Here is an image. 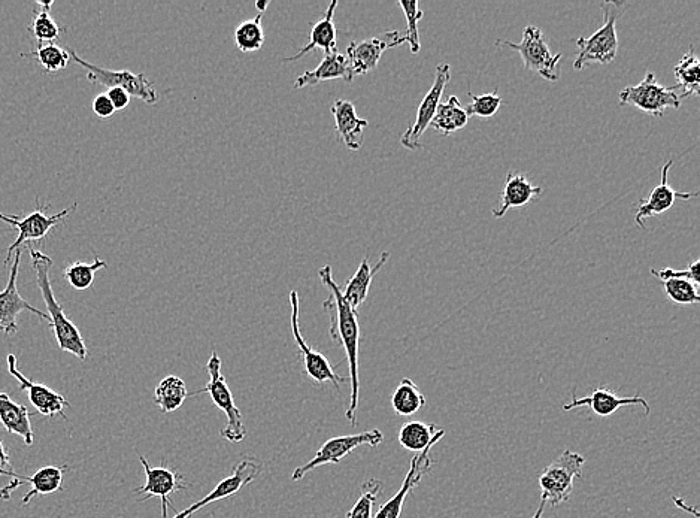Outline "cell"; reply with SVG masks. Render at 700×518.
I'll return each instance as SVG.
<instances>
[{"label":"cell","mask_w":700,"mask_h":518,"mask_svg":"<svg viewBox=\"0 0 700 518\" xmlns=\"http://www.w3.org/2000/svg\"><path fill=\"white\" fill-rule=\"evenodd\" d=\"M471 96V104L465 106L466 114L469 117L475 115V117L480 118H492L493 115L498 114L500 106H502V98L498 95V92L487 93V95H474V93H469Z\"/></svg>","instance_id":"cell-40"},{"label":"cell","mask_w":700,"mask_h":518,"mask_svg":"<svg viewBox=\"0 0 700 518\" xmlns=\"http://www.w3.org/2000/svg\"><path fill=\"white\" fill-rule=\"evenodd\" d=\"M451 80V66L448 63H442L436 68L435 81H433L432 89L427 92L418 106L417 117L414 124L406 129L400 138V144L408 150H418L421 148V136L426 133L427 127L435 118L438 106L441 104L442 95H444L445 87Z\"/></svg>","instance_id":"cell-12"},{"label":"cell","mask_w":700,"mask_h":518,"mask_svg":"<svg viewBox=\"0 0 700 518\" xmlns=\"http://www.w3.org/2000/svg\"><path fill=\"white\" fill-rule=\"evenodd\" d=\"M699 266L700 260H695L689 268L684 269V271H675L672 268L662 269V271H657V269H651V274L654 277L659 278L660 281L671 280V278H683V280H690L692 283L698 284L699 286Z\"/></svg>","instance_id":"cell-41"},{"label":"cell","mask_w":700,"mask_h":518,"mask_svg":"<svg viewBox=\"0 0 700 518\" xmlns=\"http://www.w3.org/2000/svg\"><path fill=\"white\" fill-rule=\"evenodd\" d=\"M586 459L580 453L563 451L539 475L541 501L551 507H559L571 499L574 483L583 475Z\"/></svg>","instance_id":"cell-4"},{"label":"cell","mask_w":700,"mask_h":518,"mask_svg":"<svg viewBox=\"0 0 700 518\" xmlns=\"http://www.w3.org/2000/svg\"><path fill=\"white\" fill-rule=\"evenodd\" d=\"M677 86L665 87L659 84L653 72H647L638 86L626 87L620 93V105H632L651 117L660 118L666 109H680L681 99L677 95Z\"/></svg>","instance_id":"cell-8"},{"label":"cell","mask_w":700,"mask_h":518,"mask_svg":"<svg viewBox=\"0 0 700 518\" xmlns=\"http://www.w3.org/2000/svg\"><path fill=\"white\" fill-rule=\"evenodd\" d=\"M624 3H603V24L589 38L577 39L578 53L574 60L575 71H583L589 65H608L617 57L618 36L617 18L621 14Z\"/></svg>","instance_id":"cell-3"},{"label":"cell","mask_w":700,"mask_h":518,"mask_svg":"<svg viewBox=\"0 0 700 518\" xmlns=\"http://www.w3.org/2000/svg\"><path fill=\"white\" fill-rule=\"evenodd\" d=\"M263 14L251 18V20L242 21L235 30L236 47L242 53H254V51L262 50L265 44V30L262 24Z\"/></svg>","instance_id":"cell-33"},{"label":"cell","mask_w":700,"mask_h":518,"mask_svg":"<svg viewBox=\"0 0 700 518\" xmlns=\"http://www.w3.org/2000/svg\"><path fill=\"white\" fill-rule=\"evenodd\" d=\"M69 56L75 63L83 66L87 72V80L90 83L98 84V86L106 87V89H123L129 93L130 98L141 99L142 102L148 105H154L159 102L154 84L145 77L144 74H135L132 71H112V69L100 68V66L92 65V63L78 56L74 50H68Z\"/></svg>","instance_id":"cell-7"},{"label":"cell","mask_w":700,"mask_h":518,"mask_svg":"<svg viewBox=\"0 0 700 518\" xmlns=\"http://www.w3.org/2000/svg\"><path fill=\"white\" fill-rule=\"evenodd\" d=\"M336 8H338V2L333 0V2H330L329 8L324 12L323 18L312 24L309 42L306 44V47L302 48L295 56L287 57L286 62H295V60L302 59L303 56L314 50L324 51V56L338 51L336 50L338 32H336L335 24H333V15H335Z\"/></svg>","instance_id":"cell-24"},{"label":"cell","mask_w":700,"mask_h":518,"mask_svg":"<svg viewBox=\"0 0 700 518\" xmlns=\"http://www.w3.org/2000/svg\"><path fill=\"white\" fill-rule=\"evenodd\" d=\"M698 287V284L692 283L690 280H683V278H671V280L663 281V292L674 304L678 305L699 304Z\"/></svg>","instance_id":"cell-36"},{"label":"cell","mask_w":700,"mask_h":518,"mask_svg":"<svg viewBox=\"0 0 700 518\" xmlns=\"http://www.w3.org/2000/svg\"><path fill=\"white\" fill-rule=\"evenodd\" d=\"M400 8L403 9V14H405L406 21H408V29L403 33L406 38V42L411 48L412 54H418L421 50L420 35H418V21L424 17V12L421 11L420 5H418L417 0H412V2H399Z\"/></svg>","instance_id":"cell-39"},{"label":"cell","mask_w":700,"mask_h":518,"mask_svg":"<svg viewBox=\"0 0 700 518\" xmlns=\"http://www.w3.org/2000/svg\"><path fill=\"white\" fill-rule=\"evenodd\" d=\"M332 114L335 117L336 133L342 144L351 151H359L365 141V129L369 121L360 118L356 112V106L345 99H336L332 105Z\"/></svg>","instance_id":"cell-22"},{"label":"cell","mask_w":700,"mask_h":518,"mask_svg":"<svg viewBox=\"0 0 700 518\" xmlns=\"http://www.w3.org/2000/svg\"><path fill=\"white\" fill-rule=\"evenodd\" d=\"M435 445L436 444H430L426 450L412 457L411 463H409L408 474H406L399 492L396 493L393 498H390L386 504L381 505L380 510L377 511L374 518H400L403 505H405L409 493L421 483L424 475L429 474L430 469H432L433 460L432 457H430V451H432Z\"/></svg>","instance_id":"cell-21"},{"label":"cell","mask_w":700,"mask_h":518,"mask_svg":"<svg viewBox=\"0 0 700 518\" xmlns=\"http://www.w3.org/2000/svg\"><path fill=\"white\" fill-rule=\"evenodd\" d=\"M21 56L33 57L50 74L63 71L71 60L69 51L56 44L38 45L32 53L21 54Z\"/></svg>","instance_id":"cell-35"},{"label":"cell","mask_w":700,"mask_h":518,"mask_svg":"<svg viewBox=\"0 0 700 518\" xmlns=\"http://www.w3.org/2000/svg\"><path fill=\"white\" fill-rule=\"evenodd\" d=\"M6 362H8L9 374L18 381V386H20L21 390H26L29 401L32 402L38 413L45 415V417L60 415V417L68 418L65 410L66 408H71V405L60 393L54 392L53 389L44 386V384L33 383L26 375L21 374L18 371L17 357L14 354H8Z\"/></svg>","instance_id":"cell-18"},{"label":"cell","mask_w":700,"mask_h":518,"mask_svg":"<svg viewBox=\"0 0 700 518\" xmlns=\"http://www.w3.org/2000/svg\"><path fill=\"white\" fill-rule=\"evenodd\" d=\"M544 510H545V504H544V502L541 501V504H539L538 511H536V514H535V516H533V518H542V514H544Z\"/></svg>","instance_id":"cell-46"},{"label":"cell","mask_w":700,"mask_h":518,"mask_svg":"<svg viewBox=\"0 0 700 518\" xmlns=\"http://www.w3.org/2000/svg\"><path fill=\"white\" fill-rule=\"evenodd\" d=\"M406 38L399 30L386 32L362 42H351L347 48V59L354 77L374 71L384 51L405 44Z\"/></svg>","instance_id":"cell-16"},{"label":"cell","mask_w":700,"mask_h":518,"mask_svg":"<svg viewBox=\"0 0 700 518\" xmlns=\"http://www.w3.org/2000/svg\"><path fill=\"white\" fill-rule=\"evenodd\" d=\"M590 408L598 417L608 418L612 414L617 413L623 407H642L645 411V417L651 414V407L647 399L641 395L630 396V398H620L614 390L608 387H598L593 390L589 396L578 398L577 395H572V402L563 405V411L577 410V408Z\"/></svg>","instance_id":"cell-17"},{"label":"cell","mask_w":700,"mask_h":518,"mask_svg":"<svg viewBox=\"0 0 700 518\" xmlns=\"http://www.w3.org/2000/svg\"><path fill=\"white\" fill-rule=\"evenodd\" d=\"M678 89L683 90L680 99L696 98L700 93V60L696 56L695 48L690 47L689 53L684 54L674 68Z\"/></svg>","instance_id":"cell-30"},{"label":"cell","mask_w":700,"mask_h":518,"mask_svg":"<svg viewBox=\"0 0 700 518\" xmlns=\"http://www.w3.org/2000/svg\"><path fill=\"white\" fill-rule=\"evenodd\" d=\"M541 195V187L533 186L524 175L509 172L506 175L502 195H500L499 207L493 209V215L496 218H502L509 209L526 207L533 199Z\"/></svg>","instance_id":"cell-25"},{"label":"cell","mask_w":700,"mask_h":518,"mask_svg":"<svg viewBox=\"0 0 700 518\" xmlns=\"http://www.w3.org/2000/svg\"><path fill=\"white\" fill-rule=\"evenodd\" d=\"M262 472L263 465L259 460L253 459V457L242 459L241 462L236 463L232 475L220 481L205 498L200 499V501L195 502V504L190 505L189 508L181 511V513L175 514V516L171 518H190L193 514L202 510L203 507H206V505L214 504V502L223 501V499L236 495V493L241 492L244 487H247L248 484L253 483Z\"/></svg>","instance_id":"cell-13"},{"label":"cell","mask_w":700,"mask_h":518,"mask_svg":"<svg viewBox=\"0 0 700 518\" xmlns=\"http://www.w3.org/2000/svg\"><path fill=\"white\" fill-rule=\"evenodd\" d=\"M105 268H108V263L99 259V257H95V262L93 263L74 262L66 266L65 271H63V278L68 281L69 286L83 292V290L92 287L96 272Z\"/></svg>","instance_id":"cell-34"},{"label":"cell","mask_w":700,"mask_h":518,"mask_svg":"<svg viewBox=\"0 0 700 518\" xmlns=\"http://www.w3.org/2000/svg\"><path fill=\"white\" fill-rule=\"evenodd\" d=\"M424 405H426V398L421 393L420 387L409 378H403L392 396V407L395 413L400 417H411Z\"/></svg>","instance_id":"cell-32"},{"label":"cell","mask_w":700,"mask_h":518,"mask_svg":"<svg viewBox=\"0 0 700 518\" xmlns=\"http://www.w3.org/2000/svg\"><path fill=\"white\" fill-rule=\"evenodd\" d=\"M15 472L12 469L11 459H9L8 450L3 447L2 441H0V477L14 478Z\"/></svg>","instance_id":"cell-44"},{"label":"cell","mask_w":700,"mask_h":518,"mask_svg":"<svg viewBox=\"0 0 700 518\" xmlns=\"http://www.w3.org/2000/svg\"><path fill=\"white\" fill-rule=\"evenodd\" d=\"M0 424L5 426L9 433H15L23 438L27 447L35 441L29 410L24 405L12 401L9 395L2 392H0Z\"/></svg>","instance_id":"cell-27"},{"label":"cell","mask_w":700,"mask_h":518,"mask_svg":"<svg viewBox=\"0 0 700 518\" xmlns=\"http://www.w3.org/2000/svg\"><path fill=\"white\" fill-rule=\"evenodd\" d=\"M496 45L517 51L521 59H523L526 71L536 72L539 77L544 78L545 81H550V83H557L560 80V59H562V54H557L556 56V54L551 53L550 47L545 41L544 33L539 27H524L523 39H521L520 44L498 39Z\"/></svg>","instance_id":"cell-6"},{"label":"cell","mask_w":700,"mask_h":518,"mask_svg":"<svg viewBox=\"0 0 700 518\" xmlns=\"http://www.w3.org/2000/svg\"><path fill=\"white\" fill-rule=\"evenodd\" d=\"M69 466H44L32 477H21L15 474L11 483L8 486L2 487L0 490V499L8 501L11 498V493L17 490L21 484H29V492L23 498V505H29L30 501L36 496L51 495V493L60 492L63 487V475L68 471Z\"/></svg>","instance_id":"cell-19"},{"label":"cell","mask_w":700,"mask_h":518,"mask_svg":"<svg viewBox=\"0 0 700 518\" xmlns=\"http://www.w3.org/2000/svg\"><path fill=\"white\" fill-rule=\"evenodd\" d=\"M206 371L209 374V383L203 389L198 390L196 395L208 393L211 396L215 407L220 408L227 417L226 427L221 430V438L232 442V444H239L247 436V429L242 421L241 411L236 407L235 399L227 386L226 377L221 374V359L215 351H212L211 357L206 363Z\"/></svg>","instance_id":"cell-5"},{"label":"cell","mask_w":700,"mask_h":518,"mask_svg":"<svg viewBox=\"0 0 700 518\" xmlns=\"http://www.w3.org/2000/svg\"><path fill=\"white\" fill-rule=\"evenodd\" d=\"M383 492V483L371 478L362 486V495L357 499L354 507L347 513V518H374L375 502Z\"/></svg>","instance_id":"cell-38"},{"label":"cell","mask_w":700,"mask_h":518,"mask_svg":"<svg viewBox=\"0 0 700 518\" xmlns=\"http://www.w3.org/2000/svg\"><path fill=\"white\" fill-rule=\"evenodd\" d=\"M27 250L32 259V268L35 271L36 284L41 290L42 299L47 305V314L50 315V327L56 336L57 345L60 350L74 354L80 360H86L87 345L84 342L80 329L66 317L62 305L57 302L51 287L50 271L53 268V259L42 251L35 250L32 245H27Z\"/></svg>","instance_id":"cell-2"},{"label":"cell","mask_w":700,"mask_h":518,"mask_svg":"<svg viewBox=\"0 0 700 518\" xmlns=\"http://www.w3.org/2000/svg\"><path fill=\"white\" fill-rule=\"evenodd\" d=\"M21 254H23V248H18L14 253V262H12L11 271H9L8 283H6L5 289L0 292V333L3 335H15L18 332L17 317L23 311L32 312L50 323V315L47 312L39 311L38 308L30 305L18 292L17 277L18 271H20Z\"/></svg>","instance_id":"cell-15"},{"label":"cell","mask_w":700,"mask_h":518,"mask_svg":"<svg viewBox=\"0 0 700 518\" xmlns=\"http://www.w3.org/2000/svg\"><path fill=\"white\" fill-rule=\"evenodd\" d=\"M333 80H342L348 84L353 83L354 80L347 56L338 53V51L324 56L314 71H306L305 74L299 75L295 81V89H303V87L315 86V84Z\"/></svg>","instance_id":"cell-23"},{"label":"cell","mask_w":700,"mask_h":518,"mask_svg":"<svg viewBox=\"0 0 700 518\" xmlns=\"http://www.w3.org/2000/svg\"><path fill=\"white\" fill-rule=\"evenodd\" d=\"M469 115L466 114L465 106L460 105L459 99L456 96H451L448 101L441 102L436 111L430 126L436 132L442 133L444 136L453 135L457 130H462L468 124Z\"/></svg>","instance_id":"cell-29"},{"label":"cell","mask_w":700,"mask_h":518,"mask_svg":"<svg viewBox=\"0 0 700 518\" xmlns=\"http://www.w3.org/2000/svg\"><path fill=\"white\" fill-rule=\"evenodd\" d=\"M321 283L329 290V299L324 301V310L330 315V336L333 341L338 342L344 347L347 354L348 365H350V405H348L345 417L348 418L353 426L357 424V407H359V345H360V326L357 312L347 304L342 290L338 284L333 281L332 268L323 266L318 271Z\"/></svg>","instance_id":"cell-1"},{"label":"cell","mask_w":700,"mask_h":518,"mask_svg":"<svg viewBox=\"0 0 700 518\" xmlns=\"http://www.w3.org/2000/svg\"><path fill=\"white\" fill-rule=\"evenodd\" d=\"M445 430L438 429L435 424L409 421L399 430V444L412 453H421L430 444H438L444 438Z\"/></svg>","instance_id":"cell-28"},{"label":"cell","mask_w":700,"mask_h":518,"mask_svg":"<svg viewBox=\"0 0 700 518\" xmlns=\"http://www.w3.org/2000/svg\"><path fill=\"white\" fill-rule=\"evenodd\" d=\"M189 396L186 383L175 375H169L157 384L154 402L163 413H174L183 407Z\"/></svg>","instance_id":"cell-31"},{"label":"cell","mask_w":700,"mask_h":518,"mask_svg":"<svg viewBox=\"0 0 700 518\" xmlns=\"http://www.w3.org/2000/svg\"><path fill=\"white\" fill-rule=\"evenodd\" d=\"M92 108L93 112H95L99 118H103V120H106V118H111L112 115L115 114L114 105H112V102L109 101L106 93H100V95L96 96L95 101H93Z\"/></svg>","instance_id":"cell-42"},{"label":"cell","mask_w":700,"mask_h":518,"mask_svg":"<svg viewBox=\"0 0 700 518\" xmlns=\"http://www.w3.org/2000/svg\"><path fill=\"white\" fill-rule=\"evenodd\" d=\"M383 441V432L378 429L366 430V432L356 433V435L336 436V438L324 442L320 450L315 453V456L306 465L296 468L293 471L292 480H303L306 474L320 468V466L338 465L344 457H347L348 454L353 453L356 448L362 447V445L378 447Z\"/></svg>","instance_id":"cell-9"},{"label":"cell","mask_w":700,"mask_h":518,"mask_svg":"<svg viewBox=\"0 0 700 518\" xmlns=\"http://www.w3.org/2000/svg\"><path fill=\"white\" fill-rule=\"evenodd\" d=\"M139 462H141L142 468H144L145 483L144 486L133 490V493L138 496L139 502L147 501V499L150 498H159L160 502H162V516L163 518H169V507L175 510V505L172 504L171 496L174 495V493L186 489L183 477L177 474V472L172 471V469L163 468V466L154 468L144 456H139Z\"/></svg>","instance_id":"cell-14"},{"label":"cell","mask_w":700,"mask_h":518,"mask_svg":"<svg viewBox=\"0 0 700 518\" xmlns=\"http://www.w3.org/2000/svg\"><path fill=\"white\" fill-rule=\"evenodd\" d=\"M268 6L269 2H266V0L265 2H256V8L259 9L260 14H262V12H265V9L268 8Z\"/></svg>","instance_id":"cell-45"},{"label":"cell","mask_w":700,"mask_h":518,"mask_svg":"<svg viewBox=\"0 0 700 518\" xmlns=\"http://www.w3.org/2000/svg\"><path fill=\"white\" fill-rule=\"evenodd\" d=\"M389 259V251H384L374 268H371V265H369L368 257L362 260L356 274L351 277V280L345 286L344 292H342L345 301L354 311L357 312L365 304L369 289H371L372 280L383 269V266L386 265Z\"/></svg>","instance_id":"cell-26"},{"label":"cell","mask_w":700,"mask_h":518,"mask_svg":"<svg viewBox=\"0 0 700 518\" xmlns=\"http://www.w3.org/2000/svg\"><path fill=\"white\" fill-rule=\"evenodd\" d=\"M109 101L114 105L115 111H121V109H126L130 104V95L123 89H109L106 92Z\"/></svg>","instance_id":"cell-43"},{"label":"cell","mask_w":700,"mask_h":518,"mask_svg":"<svg viewBox=\"0 0 700 518\" xmlns=\"http://www.w3.org/2000/svg\"><path fill=\"white\" fill-rule=\"evenodd\" d=\"M29 32L38 41V45L53 44L60 36L59 24L51 17L48 9H39L29 24Z\"/></svg>","instance_id":"cell-37"},{"label":"cell","mask_w":700,"mask_h":518,"mask_svg":"<svg viewBox=\"0 0 700 518\" xmlns=\"http://www.w3.org/2000/svg\"><path fill=\"white\" fill-rule=\"evenodd\" d=\"M75 209H77V204L72 205L71 208L63 209L59 214L50 215L44 211L42 205H39L38 209H35V211L30 212L29 215L23 218L0 212V220L11 224L12 227L18 230L17 238L9 245L8 251H6V259L3 265L8 266L12 257H14L15 251L18 248H23V245L27 244V242L41 241L42 238H45L51 229L59 226Z\"/></svg>","instance_id":"cell-10"},{"label":"cell","mask_w":700,"mask_h":518,"mask_svg":"<svg viewBox=\"0 0 700 518\" xmlns=\"http://www.w3.org/2000/svg\"><path fill=\"white\" fill-rule=\"evenodd\" d=\"M672 165H674V162L669 160V162L663 166L662 181H660L659 186L651 190L650 196H648L647 199H642V201L639 202L638 209H636L635 212V223L638 224L641 229H645V221H647L648 218L656 217V215L663 214V212L669 211V209L674 207L677 199L689 201V199L698 198L699 196L698 192H677V190L669 186L668 174Z\"/></svg>","instance_id":"cell-20"},{"label":"cell","mask_w":700,"mask_h":518,"mask_svg":"<svg viewBox=\"0 0 700 518\" xmlns=\"http://www.w3.org/2000/svg\"><path fill=\"white\" fill-rule=\"evenodd\" d=\"M290 307H292V315H290V324H292L293 336H295L296 345H298L300 353L303 357V365H305L306 374L315 381L317 384L332 383L336 387L339 393H341V384L347 383L348 378L339 377L336 374L333 366L330 365L329 360L326 356L315 351L314 348L309 347L306 344L305 339H303L302 332H300L299 326V315H300V304H299V293L296 290L290 292Z\"/></svg>","instance_id":"cell-11"}]
</instances>
